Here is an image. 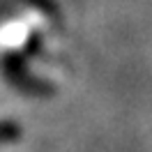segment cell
I'll return each mask as SVG.
<instances>
[{
  "label": "cell",
  "instance_id": "cell-1",
  "mask_svg": "<svg viewBox=\"0 0 152 152\" xmlns=\"http://www.w3.org/2000/svg\"><path fill=\"white\" fill-rule=\"evenodd\" d=\"M28 62L30 60L21 51H7L2 58L5 81L12 88H16L19 92H26V95H32V97H48L56 88L46 81H42V78H35L28 69Z\"/></svg>",
  "mask_w": 152,
  "mask_h": 152
},
{
  "label": "cell",
  "instance_id": "cell-2",
  "mask_svg": "<svg viewBox=\"0 0 152 152\" xmlns=\"http://www.w3.org/2000/svg\"><path fill=\"white\" fill-rule=\"evenodd\" d=\"M23 127L16 120H0V145H10V143L21 141Z\"/></svg>",
  "mask_w": 152,
  "mask_h": 152
},
{
  "label": "cell",
  "instance_id": "cell-3",
  "mask_svg": "<svg viewBox=\"0 0 152 152\" xmlns=\"http://www.w3.org/2000/svg\"><path fill=\"white\" fill-rule=\"evenodd\" d=\"M42 46H44V42L39 37V32H30L28 39H26V44H23V48H21V53L28 58V60H32L35 56L42 53Z\"/></svg>",
  "mask_w": 152,
  "mask_h": 152
}]
</instances>
